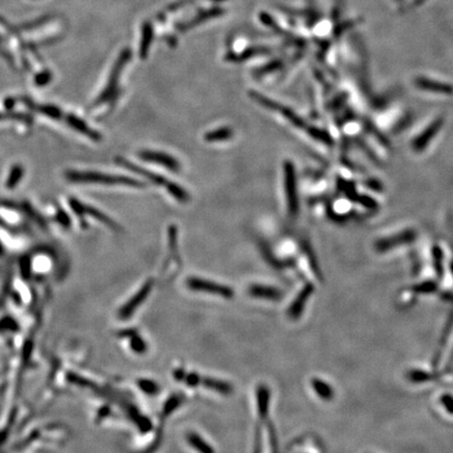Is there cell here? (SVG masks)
<instances>
[{
    "label": "cell",
    "instance_id": "obj_1",
    "mask_svg": "<svg viewBox=\"0 0 453 453\" xmlns=\"http://www.w3.org/2000/svg\"><path fill=\"white\" fill-rule=\"evenodd\" d=\"M115 161H116L117 164H119V165L125 167L126 169L130 170V171H132V172H134V173H138V174H140V175H143L145 178H147L148 180L152 182V183L155 184V185H157V186H160V187L165 188V189L169 192V194H170V195H172V196L175 198V200H177L179 203L185 204V203H188V202H189L190 196H189L188 192H187L185 189H184V188H182V187L178 185V184H176V183H174V182H172V180H170V179H168V178H165V177H164L163 175H161V174L154 173V172H152V171H149V170H146V169H144V168H142V167H140V166H138V165L131 163L130 161L126 160V159H124V158L117 157V158L115 159Z\"/></svg>",
    "mask_w": 453,
    "mask_h": 453
},
{
    "label": "cell",
    "instance_id": "obj_2",
    "mask_svg": "<svg viewBox=\"0 0 453 453\" xmlns=\"http://www.w3.org/2000/svg\"><path fill=\"white\" fill-rule=\"evenodd\" d=\"M66 179L73 183H86V184H106L113 186H128L133 188H144L145 184L139 179L126 177L124 175L107 174L96 171H76L70 170L65 173Z\"/></svg>",
    "mask_w": 453,
    "mask_h": 453
},
{
    "label": "cell",
    "instance_id": "obj_3",
    "mask_svg": "<svg viewBox=\"0 0 453 453\" xmlns=\"http://www.w3.org/2000/svg\"><path fill=\"white\" fill-rule=\"evenodd\" d=\"M129 54L126 53L125 55H123L120 60L117 62V64L113 67L109 81L107 83V85L105 86V88L102 90V93L100 94L96 101L94 103V107L103 105L104 103H110L112 102L118 96V88H119V79L121 76V72L123 69L124 64L129 60Z\"/></svg>",
    "mask_w": 453,
    "mask_h": 453
},
{
    "label": "cell",
    "instance_id": "obj_4",
    "mask_svg": "<svg viewBox=\"0 0 453 453\" xmlns=\"http://www.w3.org/2000/svg\"><path fill=\"white\" fill-rule=\"evenodd\" d=\"M285 170V188L287 192L288 209L291 216H296L298 213V194H297V184L294 165L291 162H286L283 165Z\"/></svg>",
    "mask_w": 453,
    "mask_h": 453
},
{
    "label": "cell",
    "instance_id": "obj_5",
    "mask_svg": "<svg viewBox=\"0 0 453 453\" xmlns=\"http://www.w3.org/2000/svg\"><path fill=\"white\" fill-rule=\"evenodd\" d=\"M187 286L189 289L193 291L210 293L216 296L223 297V298H232L234 296V292L231 288L206 279H201L196 277L189 278L187 280Z\"/></svg>",
    "mask_w": 453,
    "mask_h": 453
},
{
    "label": "cell",
    "instance_id": "obj_6",
    "mask_svg": "<svg viewBox=\"0 0 453 453\" xmlns=\"http://www.w3.org/2000/svg\"><path fill=\"white\" fill-rule=\"evenodd\" d=\"M69 204H70V207H72V209L76 212L78 215H89V216H93L95 219L101 221L102 223L107 225L108 228H110L111 230H115V231H119L120 230V226H119V224L116 221H113L109 216L104 214L103 212L99 211L98 209H96L94 207H90L88 205L82 204L78 200H75V198H70Z\"/></svg>",
    "mask_w": 453,
    "mask_h": 453
},
{
    "label": "cell",
    "instance_id": "obj_7",
    "mask_svg": "<svg viewBox=\"0 0 453 453\" xmlns=\"http://www.w3.org/2000/svg\"><path fill=\"white\" fill-rule=\"evenodd\" d=\"M139 157L145 162L164 166L173 172H178L180 170V165L178 161L175 158L171 157L170 154L164 152H159L154 150H141L139 152Z\"/></svg>",
    "mask_w": 453,
    "mask_h": 453
},
{
    "label": "cell",
    "instance_id": "obj_8",
    "mask_svg": "<svg viewBox=\"0 0 453 453\" xmlns=\"http://www.w3.org/2000/svg\"><path fill=\"white\" fill-rule=\"evenodd\" d=\"M153 288V281L152 280H148L147 282H145V285L142 287L138 293L132 297V298L127 302L120 310V317L121 318H128L133 311L143 303V301L147 298L150 291Z\"/></svg>",
    "mask_w": 453,
    "mask_h": 453
},
{
    "label": "cell",
    "instance_id": "obj_9",
    "mask_svg": "<svg viewBox=\"0 0 453 453\" xmlns=\"http://www.w3.org/2000/svg\"><path fill=\"white\" fill-rule=\"evenodd\" d=\"M416 235L417 234L415 231L408 230V231L402 232L400 234H396L395 236L381 239V240H379V242H377L376 249L380 252H383V251H387V250L396 248L399 246L413 242V240L416 238Z\"/></svg>",
    "mask_w": 453,
    "mask_h": 453
},
{
    "label": "cell",
    "instance_id": "obj_10",
    "mask_svg": "<svg viewBox=\"0 0 453 453\" xmlns=\"http://www.w3.org/2000/svg\"><path fill=\"white\" fill-rule=\"evenodd\" d=\"M442 125H443V119H436L435 121H433L429 125V127H427V128L421 133V135H419L414 141L413 143L414 150L420 152L426 147L429 144V142L434 138V135L440 131Z\"/></svg>",
    "mask_w": 453,
    "mask_h": 453
},
{
    "label": "cell",
    "instance_id": "obj_11",
    "mask_svg": "<svg viewBox=\"0 0 453 453\" xmlns=\"http://www.w3.org/2000/svg\"><path fill=\"white\" fill-rule=\"evenodd\" d=\"M65 120L68 123V125L72 127V128L77 130L78 132H81L84 135L88 137L89 139H92L94 141H100L102 139V135L100 133H99L95 129H92L86 123L82 121L81 119H79L77 116L67 115Z\"/></svg>",
    "mask_w": 453,
    "mask_h": 453
},
{
    "label": "cell",
    "instance_id": "obj_12",
    "mask_svg": "<svg viewBox=\"0 0 453 453\" xmlns=\"http://www.w3.org/2000/svg\"><path fill=\"white\" fill-rule=\"evenodd\" d=\"M234 132L230 128V127H221V128H217L212 131H208L204 139L205 141L209 142V143H213V142H220V141H226L230 140L233 137Z\"/></svg>",
    "mask_w": 453,
    "mask_h": 453
},
{
    "label": "cell",
    "instance_id": "obj_13",
    "mask_svg": "<svg viewBox=\"0 0 453 453\" xmlns=\"http://www.w3.org/2000/svg\"><path fill=\"white\" fill-rule=\"evenodd\" d=\"M249 293L254 297H261V298H266V299H276L279 296V293L277 290L270 288V287H264V286H259V285L252 286L249 290Z\"/></svg>",
    "mask_w": 453,
    "mask_h": 453
},
{
    "label": "cell",
    "instance_id": "obj_14",
    "mask_svg": "<svg viewBox=\"0 0 453 453\" xmlns=\"http://www.w3.org/2000/svg\"><path fill=\"white\" fill-rule=\"evenodd\" d=\"M188 442L192 447H194L201 453H214L212 447L209 446V444L206 443L202 437H200V435H197L195 433H190L188 435Z\"/></svg>",
    "mask_w": 453,
    "mask_h": 453
},
{
    "label": "cell",
    "instance_id": "obj_15",
    "mask_svg": "<svg viewBox=\"0 0 453 453\" xmlns=\"http://www.w3.org/2000/svg\"><path fill=\"white\" fill-rule=\"evenodd\" d=\"M420 86L425 88V89H429V90H436V92H441L443 94H452L453 89L450 86H447V85H442V84H437V83H433V82H429V81H419Z\"/></svg>",
    "mask_w": 453,
    "mask_h": 453
},
{
    "label": "cell",
    "instance_id": "obj_16",
    "mask_svg": "<svg viewBox=\"0 0 453 453\" xmlns=\"http://www.w3.org/2000/svg\"><path fill=\"white\" fill-rule=\"evenodd\" d=\"M33 107L36 108L35 110L40 111L41 113H43V115H46L52 119H61V117H62V111L60 110V108H57V107H54L51 105H42V106L36 107L34 104H33Z\"/></svg>",
    "mask_w": 453,
    "mask_h": 453
},
{
    "label": "cell",
    "instance_id": "obj_17",
    "mask_svg": "<svg viewBox=\"0 0 453 453\" xmlns=\"http://www.w3.org/2000/svg\"><path fill=\"white\" fill-rule=\"evenodd\" d=\"M22 174H23V169H22L21 167H19V166H15V167H14V168L12 169L11 173H10L9 178H8L7 187L10 188V189H12V188H14V187H16V186H17V184L19 183V180H20L21 177H22Z\"/></svg>",
    "mask_w": 453,
    "mask_h": 453
},
{
    "label": "cell",
    "instance_id": "obj_18",
    "mask_svg": "<svg viewBox=\"0 0 453 453\" xmlns=\"http://www.w3.org/2000/svg\"><path fill=\"white\" fill-rule=\"evenodd\" d=\"M139 386L144 392L149 393V394H153L159 390V386L155 384L154 382L149 381V380H141L139 382Z\"/></svg>",
    "mask_w": 453,
    "mask_h": 453
},
{
    "label": "cell",
    "instance_id": "obj_19",
    "mask_svg": "<svg viewBox=\"0 0 453 453\" xmlns=\"http://www.w3.org/2000/svg\"><path fill=\"white\" fill-rule=\"evenodd\" d=\"M130 346L132 350H134L138 353H143L146 350V343L144 342L143 339H141L138 336H133L130 340Z\"/></svg>",
    "mask_w": 453,
    "mask_h": 453
},
{
    "label": "cell",
    "instance_id": "obj_20",
    "mask_svg": "<svg viewBox=\"0 0 453 453\" xmlns=\"http://www.w3.org/2000/svg\"><path fill=\"white\" fill-rule=\"evenodd\" d=\"M206 385L208 387H211V388H213V389H215V390H217L219 392H223V393L228 392L230 390V386L228 384L222 383V382H219V381L208 380L206 382Z\"/></svg>",
    "mask_w": 453,
    "mask_h": 453
},
{
    "label": "cell",
    "instance_id": "obj_21",
    "mask_svg": "<svg viewBox=\"0 0 453 453\" xmlns=\"http://www.w3.org/2000/svg\"><path fill=\"white\" fill-rule=\"evenodd\" d=\"M171 403H174V404L172 405V407H174V406H176V405H177L178 401L176 400V401H174V402H171ZM170 410H171V407H170V406H167V407H166V409H165V412H166V413H169V412H170Z\"/></svg>",
    "mask_w": 453,
    "mask_h": 453
}]
</instances>
